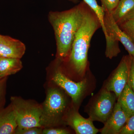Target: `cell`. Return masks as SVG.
I'll return each mask as SVG.
<instances>
[{
	"label": "cell",
	"instance_id": "5b68a950",
	"mask_svg": "<svg viewBox=\"0 0 134 134\" xmlns=\"http://www.w3.org/2000/svg\"><path fill=\"white\" fill-rule=\"evenodd\" d=\"M115 93L107 90L102 92L91 110L90 118L92 121L105 123L113 113L116 98Z\"/></svg>",
	"mask_w": 134,
	"mask_h": 134
},
{
	"label": "cell",
	"instance_id": "7402d4cb",
	"mask_svg": "<svg viewBox=\"0 0 134 134\" xmlns=\"http://www.w3.org/2000/svg\"><path fill=\"white\" fill-rule=\"evenodd\" d=\"M69 132L64 129H50L43 130L42 134H68Z\"/></svg>",
	"mask_w": 134,
	"mask_h": 134
},
{
	"label": "cell",
	"instance_id": "d6986e66",
	"mask_svg": "<svg viewBox=\"0 0 134 134\" xmlns=\"http://www.w3.org/2000/svg\"><path fill=\"white\" fill-rule=\"evenodd\" d=\"M42 129L41 127L28 128L25 129H20L17 127L15 134H42Z\"/></svg>",
	"mask_w": 134,
	"mask_h": 134
},
{
	"label": "cell",
	"instance_id": "ba28073f",
	"mask_svg": "<svg viewBox=\"0 0 134 134\" xmlns=\"http://www.w3.org/2000/svg\"><path fill=\"white\" fill-rule=\"evenodd\" d=\"M52 79L69 95L75 103L79 102L86 88V79L76 82L69 79L59 71L55 72Z\"/></svg>",
	"mask_w": 134,
	"mask_h": 134
},
{
	"label": "cell",
	"instance_id": "4fadbf2b",
	"mask_svg": "<svg viewBox=\"0 0 134 134\" xmlns=\"http://www.w3.org/2000/svg\"><path fill=\"white\" fill-rule=\"evenodd\" d=\"M111 13L118 25L130 20L134 17V0H120Z\"/></svg>",
	"mask_w": 134,
	"mask_h": 134
},
{
	"label": "cell",
	"instance_id": "7c38bea8",
	"mask_svg": "<svg viewBox=\"0 0 134 134\" xmlns=\"http://www.w3.org/2000/svg\"><path fill=\"white\" fill-rule=\"evenodd\" d=\"M67 122L77 134H96L99 132L90 118L85 119L77 112L69 115Z\"/></svg>",
	"mask_w": 134,
	"mask_h": 134
},
{
	"label": "cell",
	"instance_id": "277c9868",
	"mask_svg": "<svg viewBox=\"0 0 134 134\" xmlns=\"http://www.w3.org/2000/svg\"><path fill=\"white\" fill-rule=\"evenodd\" d=\"M66 106V99L61 92L57 89H50L42 107L41 126L55 124L65 111Z\"/></svg>",
	"mask_w": 134,
	"mask_h": 134
},
{
	"label": "cell",
	"instance_id": "e0dca14e",
	"mask_svg": "<svg viewBox=\"0 0 134 134\" xmlns=\"http://www.w3.org/2000/svg\"><path fill=\"white\" fill-rule=\"evenodd\" d=\"M119 26L134 43V17Z\"/></svg>",
	"mask_w": 134,
	"mask_h": 134
},
{
	"label": "cell",
	"instance_id": "9c48e42d",
	"mask_svg": "<svg viewBox=\"0 0 134 134\" xmlns=\"http://www.w3.org/2000/svg\"><path fill=\"white\" fill-rule=\"evenodd\" d=\"M75 1V0H69ZM95 13L97 17L103 32L104 34L106 41V49L105 55L107 58L111 59L116 57L120 52L118 44L114 43L108 36L104 24V17L105 10L103 7H100L96 0H83Z\"/></svg>",
	"mask_w": 134,
	"mask_h": 134
},
{
	"label": "cell",
	"instance_id": "ffe728a7",
	"mask_svg": "<svg viewBox=\"0 0 134 134\" xmlns=\"http://www.w3.org/2000/svg\"><path fill=\"white\" fill-rule=\"evenodd\" d=\"M105 11L111 12L117 7L120 0H100Z\"/></svg>",
	"mask_w": 134,
	"mask_h": 134
},
{
	"label": "cell",
	"instance_id": "2e32d148",
	"mask_svg": "<svg viewBox=\"0 0 134 134\" xmlns=\"http://www.w3.org/2000/svg\"><path fill=\"white\" fill-rule=\"evenodd\" d=\"M21 59L0 58V74L2 78L14 74L23 68Z\"/></svg>",
	"mask_w": 134,
	"mask_h": 134
},
{
	"label": "cell",
	"instance_id": "52a82bcc",
	"mask_svg": "<svg viewBox=\"0 0 134 134\" xmlns=\"http://www.w3.org/2000/svg\"><path fill=\"white\" fill-rule=\"evenodd\" d=\"M104 24L108 36L115 44L122 43L129 53L134 57V43L127 35L122 31L113 18L111 12L105 11Z\"/></svg>",
	"mask_w": 134,
	"mask_h": 134
},
{
	"label": "cell",
	"instance_id": "7a4b0ae2",
	"mask_svg": "<svg viewBox=\"0 0 134 134\" xmlns=\"http://www.w3.org/2000/svg\"><path fill=\"white\" fill-rule=\"evenodd\" d=\"M100 26L97 17L88 7L75 36L69 55L70 64L79 75L83 74L86 70L91 40Z\"/></svg>",
	"mask_w": 134,
	"mask_h": 134
},
{
	"label": "cell",
	"instance_id": "8fae6325",
	"mask_svg": "<svg viewBox=\"0 0 134 134\" xmlns=\"http://www.w3.org/2000/svg\"><path fill=\"white\" fill-rule=\"evenodd\" d=\"M23 43L9 36L0 35V58L21 59L25 53Z\"/></svg>",
	"mask_w": 134,
	"mask_h": 134
},
{
	"label": "cell",
	"instance_id": "44dd1931",
	"mask_svg": "<svg viewBox=\"0 0 134 134\" xmlns=\"http://www.w3.org/2000/svg\"><path fill=\"white\" fill-rule=\"evenodd\" d=\"M130 63L129 77L128 83L134 91V57L131 55H130Z\"/></svg>",
	"mask_w": 134,
	"mask_h": 134
},
{
	"label": "cell",
	"instance_id": "ac0fdd59",
	"mask_svg": "<svg viewBox=\"0 0 134 134\" xmlns=\"http://www.w3.org/2000/svg\"><path fill=\"white\" fill-rule=\"evenodd\" d=\"M119 134H134V114L129 117Z\"/></svg>",
	"mask_w": 134,
	"mask_h": 134
},
{
	"label": "cell",
	"instance_id": "9a60e30c",
	"mask_svg": "<svg viewBox=\"0 0 134 134\" xmlns=\"http://www.w3.org/2000/svg\"><path fill=\"white\" fill-rule=\"evenodd\" d=\"M117 102L129 117L134 114V91L128 83L118 98Z\"/></svg>",
	"mask_w": 134,
	"mask_h": 134
},
{
	"label": "cell",
	"instance_id": "6da1fadb",
	"mask_svg": "<svg viewBox=\"0 0 134 134\" xmlns=\"http://www.w3.org/2000/svg\"><path fill=\"white\" fill-rule=\"evenodd\" d=\"M88 8L83 2L68 10L49 13L48 20L54 31L59 59H64L70 55L75 36Z\"/></svg>",
	"mask_w": 134,
	"mask_h": 134
},
{
	"label": "cell",
	"instance_id": "5bb4252c",
	"mask_svg": "<svg viewBox=\"0 0 134 134\" xmlns=\"http://www.w3.org/2000/svg\"><path fill=\"white\" fill-rule=\"evenodd\" d=\"M17 127L15 114L11 105L0 111V134H15Z\"/></svg>",
	"mask_w": 134,
	"mask_h": 134
},
{
	"label": "cell",
	"instance_id": "3957f363",
	"mask_svg": "<svg viewBox=\"0 0 134 134\" xmlns=\"http://www.w3.org/2000/svg\"><path fill=\"white\" fill-rule=\"evenodd\" d=\"M11 101L16 117L17 127H42L40 124L42 106L16 97H12Z\"/></svg>",
	"mask_w": 134,
	"mask_h": 134
},
{
	"label": "cell",
	"instance_id": "8992f818",
	"mask_svg": "<svg viewBox=\"0 0 134 134\" xmlns=\"http://www.w3.org/2000/svg\"><path fill=\"white\" fill-rule=\"evenodd\" d=\"M130 63L129 55L123 57L106 86V90L114 92L117 98L128 82Z\"/></svg>",
	"mask_w": 134,
	"mask_h": 134
},
{
	"label": "cell",
	"instance_id": "30bf717a",
	"mask_svg": "<svg viewBox=\"0 0 134 134\" xmlns=\"http://www.w3.org/2000/svg\"><path fill=\"white\" fill-rule=\"evenodd\" d=\"M129 117L119 102L115 103L113 113L101 129L102 134H119Z\"/></svg>",
	"mask_w": 134,
	"mask_h": 134
},
{
	"label": "cell",
	"instance_id": "603a6c76",
	"mask_svg": "<svg viewBox=\"0 0 134 134\" xmlns=\"http://www.w3.org/2000/svg\"><path fill=\"white\" fill-rule=\"evenodd\" d=\"M1 78H2L1 76V74H0V79H1Z\"/></svg>",
	"mask_w": 134,
	"mask_h": 134
}]
</instances>
